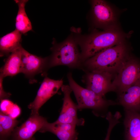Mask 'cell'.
Listing matches in <instances>:
<instances>
[{"label":"cell","instance_id":"6da1fadb","mask_svg":"<svg viewBox=\"0 0 140 140\" xmlns=\"http://www.w3.org/2000/svg\"><path fill=\"white\" fill-rule=\"evenodd\" d=\"M124 37L122 32L114 26L83 36L80 41H78L81 50L82 64L100 52L123 42Z\"/></svg>","mask_w":140,"mask_h":140},{"label":"cell","instance_id":"7a4b0ae2","mask_svg":"<svg viewBox=\"0 0 140 140\" xmlns=\"http://www.w3.org/2000/svg\"><path fill=\"white\" fill-rule=\"evenodd\" d=\"M126 47L121 43L106 49L85 61L82 70L86 71H99L112 73L117 72L129 57Z\"/></svg>","mask_w":140,"mask_h":140},{"label":"cell","instance_id":"3957f363","mask_svg":"<svg viewBox=\"0 0 140 140\" xmlns=\"http://www.w3.org/2000/svg\"><path fill=\"white\" fill-rule=\"evenodd\" d=\"M67 77L69 86L76 98L78 110L90 109L97 116L106 117L108 109L111 106L118 104L111 100L105 99L92 91L79 85L74 80L71 72L68 73Z\"/></svg>","mask_w":140,"mask_h":140},{"label":"cell","instance_id":"277c9868","mask_svg":"<svg viewBox=\"0 0 140 140\" xmlns=\"http://www.w3.org/2000/svg\"><path fill=\"white\" fill-rule=\"evenodd\" d=\"M52 53L49 57V68L58 66H67L71 69L82 70V63L76 41L72 36L63 42L54 43L51 48Z\"/></svg>","mask_w":140,"mask_h":140},{"label":"cell","instance_id":"5b68a950","mask_svg":"<svg viewBox=\"0 0 140 140\" xmlns=\"http://www.w3.org/2000/svg\"><path fill=\"white\" fill-rule=\"evenodd\" d=\"M140 80V60L129 57L117 71L112 85L119 93Z\"/></svg>","mask_w":140,"mask_h":140},{"label":"cell","instance_id":"8992f818","mask_svg":"<svg viewBox=\"0 0 140 140\" xmlns=\"http://www.w3.org/2000/svg\"><path fill=\"white\" fill-rule=\"evenodd\" d=\"M82 82L86 88L104 97L108 92L114 90L112 85V73L99 71L85 72Z\"/></svg>","mask_w":140,"mask_h":140},{"label":"cell","instance_id":"52a82bcc","mask_svg":"<svg viewBox=\"0 0 140 140\" xmlns=\"http://www.w3.org/2000/svg\"><path fill=\"white\" fill-rule=\"evenodd\" d=\"M62 79L54 80L46 76L41 83L34 100L28 106L31 114H38L41 107L56 94L63 85Z\"/></svg>","mask_w":140,"mask_h":140},{"label":"cell","instance_id":"ba28073f","mask_svg":"<svg viewBox=\"0 0 140 140\" xmlns=\"http://www.w3.org/2000/svg\"><path fill=\"white\" fill-rule=\"evenodd\" d=\"M22 64V73L30 79L36 75H46L49 67V57L42 58L32 54L21 48Z\"/></svg>","mask_w":140,"mask_h":140},{"label":"cell","instance_id":"9c48e42d","mask_svg":"<svg viewBox=\"0 0 140 140\" xmlns=\"http://www.w3.org/2000/svg\"><path fill=\"white\" fill-rule=\"evenodd\" d=\"M63 93V105L59 116L55 122L60 123H71L76 125H83L84 120L79 118L77 115V104L72 100L71 94L72 91L69 85H64L61 87Z\"/></svg>","mask_w":140,"mask_h":140},{"label":"cell","instance_id":"30bf717a","mask_svg":"<svg viewBox=\"0 0 140 140\" xmlns=\"http://www.w3.org/2000/svg\"><path fill=\"white\" fill-rule=\"evenodd\" d=\"M92 11L95 22L98 26L107 29L114 26L116 21L115 13L105 1L94 0L91 1Z\"/></svg>","mask_w":140,"mask_h":140},{"label":"cell","instance_id":"8fae6325","mask_svg":"<svg viewBox=\"0 0 140 140\" xmlns=\"http://www.w3.org/2000/svg\"><path fill=\"white\" fill-rule=\"evenodd\" d=\"M46 119L39 114H31L30 117L20 127L13 130L14 140H29L34 134L41 128L47 121Z\"/></svg>","mask_w":140,"mask_h":140},{"label":"cell","instance_id":"7c38bea8","mask_svg":"<svg viewBox=\"0 0 140 140\" xmlns=\"http://www.w3.org/2000/svg\"><path fill=\"white\" fill-rule=\"evenodd\" d=\"M118 94V104L125 110L140 112V80Z\"/></svg>","mask_w":140,"mask_h":140},{"label":"cell","instance_id":"4fadbf2b","mask_svg":"<svg viewBox=\"0 0 140 140\" xmlns=\"http://www.w3.org/2000/svg\"><path fill=\"white\" fill-rule=\"evenodd\" d=\"M124 125L126 140H135L140 135V112L125 110Z\"/></svg>","mask_w":140,"mask_h":140},{"label":"cell","instance_id":"5bb4252c","mask_svg":"<svg viewBox=\"0 0 140 140\" xmlns=\"http://www.w3.org/2000/svg\"><path fill=\"white\" fill-rule=\"evenodd\" d=\"M21 45L10 53L0 69V75L4 78L13 76L22 73V64L21 48Z\"/></svg>","mask_w":140,"mask_h":140},{"label":"cell","instance_id":"9a60e30c","mask_svg":"<svg viewBox=\"0 0 140 140\" xmlns=\"http://www.w3.org/2000/svg\"><path fill=\"white\" fill-rule=\"evenodd\" d=\"M22 33L15 29L0 39V56L9 55L21 45Z\"/></svg>","mask_w":140,"mask_h":140},{"label":"cell","instance_id":"2e32d148","mask_svg":"<svg viewBox=\"0 0 140 140\" xmlns=\"http://www.w3.org/2000/svg\"><path fill=\"white\" fill-rule=\"evenodd\" d=\"M14 1L18 7L16 19V29L22 34H25L32 29L31 22L27 16L25 9V5L28 1L16 0Z\"/></svg>","mask_w":140,"mask_h":140},{"label":"cell","instance_id":"e0dca14e","mask_svg":"<svg viewBox=\"0 0 140 140\" xmlns=\"http://www.w3.org/2000/svg\"><path fill=\"white\" fill-rule=\"evenodd\" d=\"M39 131L41 132H49L56 135L60 140H76L78 133L60 129L55 127L53 123L46 121Z\"/></svg>","mask_w":140,"mask_h":140},{"label":"cell","instance_id":"ac0fdd59","mask_svg":"<svg viewBox=\"0 0 140 140\" xmlns=\"http://www.w3.org/2000/svg\"><path fill=\"white\" fill-rule=\"evenodd\" d=\"M19 122L17 120L0 111V125L3 128L8 138L11 135L14 128Z\"/></svg>","mask_w":140,"mask_h":140},{"label":"cell","instance_id":"d6986e66","mask_svg":"<svg viewBox=\"0 0 140 140\" xmlns=\"http://www.w3.org/2000/svg\"><path fill=\"white\" fill-rule=\"evenodd\" d=\"M14 104L11 101L8 99L2 100L0 104V111L6 115H8Z\"/></svg>","mask_w":140,"mask_h":140},{"label":"cell","instance_id":"ffe728a7","mask_svg":"<svg viewBox=\"0 0 140 140\" xmlns=\"http://www.w3.org/2000/svg\"><path fill=\"white\" fill-rule=\"evenodd\" d=\"M20 113V107L17 104H14L8 115L12 118L15 119L19 115Z\"/></svg>","mask_w":140,"mask_h":140},{"label":"cell","instance_id":"44dd1931","mask_svg":"<svg viewBox=\"0 0 140 140\" xmlns=\"http://www.w3.org/2000/svg\"><path fill=\"white\" fill-rule=\"evenodd\" d=\"M4 78L0 75V99L1 100L5 99L10 96L11 94L5 92L3 86V80Z\"/></svg>","mask_w":140,"mask_h":140},{"label":"cell","instance_id":"7402d4cb","mask_svg":"<svg viewBox=\"0 0 140 140\" xmlns=\"http://www.w3.org/2000/svg\"><path fill=\"white\" fill-rule=\"evenodd\" d=\"M109 125L107 134L104 140H110V138L112 131L114 127L117 124V122L114 120L111 119L108 121Z\"/></svg>","mask_w":140,"mask_h":140},{"label":"cell","instance_id":"603a6c76","mask_svg":"<svg viewBox=\"0 0 140 140\" xmlns=\"http://www.w3.org/2000/svg\"><path fill=\"white\" fill-rule=\"evenodd\" d=\"M135 140H140V135Z\"/></svg>","mask_w":140,"mask_h":140},{"label":"cell","instance_id":"cb8c5ba5","mask_svg":"<svg viewBox=\"0 0 140 140\" xmlns=\"http://www.w3.org/2000/svg\"><path fill=\"white\" fill-rule=\"evenodd\" d=\"M29 140H35V139L34 137H33L31 139Z\"/></svg>","mask_w":140,"mask_h":140}]
</instances>
